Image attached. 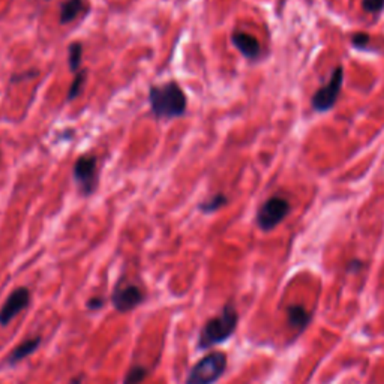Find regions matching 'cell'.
<instances>
[{
    "mask_svg": "<svg viewBox=\"0 0 384 384\" xmlns=\"http://www.w3.org/2000/svg\"><path fill=\"white\" fill-rule=\"evenodd\" d=\"M227 203H229V198H227L225 194H215L212 195L210 198H207L206 202L198 204V210L203 212V213H213L219 210L221 207H224Z\"/></svg>",
    "mask_w": 384,
    "mask_h": 384,
    "instance_id": "4fadbf2b",
    "label": "cell"
},
{
    "mask_svg": "<svg viewBox=\"0 0 384 384\" xmlns=\"http://www.w3.org/2000/svg\"><path fill=\"white\" fill-rule=\"evenodd\" d=\"M31 305V290L27 287H19L14 290L5 303L0 308V326H8L21 311Z\"/></svg>",
    "mask_w": 384,
    "mask_h": 384,
    "instance_id": "ba28073f",
    "label": "cell"
},
{
    "mask_svg": "<svg viewBox=\"0 0 384 384\" xmlns=\"http://www.w3.org/2000/svg\"><path fill=\"white\" fill-rule=\"evenodd\" d=\"M289 321L293 327H297V329H302L309 321V314L305 311L303 306H290L289 308Z\"/></svg>",
    "mask_w": 384,
    "mask_h": 384,
    "instance_id": "5bb4252c",
    "label": "cell"
},
{
    "mask_svg": "<svg viewBox=\"0 0 384 384\" xmlns=\"http://www.w3.org/2000/svg\"><path fill=\"white\" fill-rule=\"evenodd\" d=\"M227 368V354L212 351L198 360L190 371L185 384H213L217 383Z\"/></svg>",
    "mask_w": 384,
    "mask_h": 384,
    "instance_id": "3957f363",
    "label": "cell"
},
{
    "mask_svg": "<svg viewBox=\"0 0 384 384\" xmlns=\"http://www.w3.org/2000/svg\"><path fill=\"white\" fill-rule=\"evenodd\" d=\"M237 321V311L234 305L229 302L222 308L219 316L207 320L206 324L202 327L197 347L200 350H207L218 344H222L224 341L229 339L236 332Z\"/></svg>",
    "mask_w": 384,
    "mask_h": 384,
    "instance_id": "7a4b0ae2",
    "label": "cell"
},
{
    "mask_svg": "<svg viewBox=\"0 0 384 384\" xmlns=\"http://www.w3.org/2000/svg\"><path fill=\"white\" fill-rule=\"evenodd\" d=\"M41 343H42V338H41V336H36V338H31V339L23 341L21 344H19L16 348H14V350L8 354V358L5 359L6 365L14 366V365H17V363L23 362L26 358H29L31 354H33V353L39 348Z\"/></svg>",
    "mask_w": 384,
    "mask_h": 384,
    "instance_id": "9c48e42d",
    "label": "cell"
},
{
    "mask_svg": "<svg viewBox=\"0 0 384 384\" xmlns=\"http://www.w3.org/2000/svg\"><path fill=\"white\" fill-rule=\"evenodd\" d=\"M368 41H369L368 35H363V33L353 36V42H354V46H360V47H363Z\"/></svg>",
    "mask_w": 384,
    "mask_h": 384,
    "instance_id": "ffe728a7",
    "label": "cell"
},
{
    "mask_svg": "<svg viewBox=\"0 0 384 384\" xmlns=\"http://www.w3.org/2000/svg\"><path fill=\"white\" fill-rule=\"evenodd\" d=\"M147 293L134 282L119 281L111 293V303L118 312H131L146 301Z\"/></svg>",
    "mask_w": 384,
    "mask_h": 384,
    "instance_id": "277c9868",
    "label": "cell"
},
{
    "mask_svg": "<svg viewBox=\"0 0 384 384\" xmlns=\"http://www.w3.org/2000/svg\"><path fill=\"white\" fill-rule=\"evenodd\" d=\"M86 80H88V69L78 71V73L76 74L73 84H71V88H69V92L66 96L68 103H73L76 98H78L81 95V90L84 88V84H86Z\"/></svg>",
    "mask_w": 384,
    "mask_h": 384,
    "instance_id": "9a60e30c",
    "label": "cell"
},
{
    "mask_svg": "<svg viewBox=\"0 0 384 384\" xmlns=\"http://www.w3.org/2000/svg\"><path fill=\"white\" fill-rule=\"evenodd\" d=\"M233 46L248 59H255L260 54V44L252 35L245 32H234L232 36Z\"/></svg>",
    "mask_w": 384,
    "mask_h": 384,
    "instance_id": "30bf717a",
    "label": "cell"
},
{
    "mask_svg": "<svg viewBox=\"0 0 384 384\" xmlns=\"http://www.w3.org/2000/svg\"><path fill=\"white\" fill-rule=\"evenodd\" d=\"M74 179L81 197H89L98 187V160L93 155H83L74 164Z\"/></svg>",
    "mask_w": 384,
    "mask_h": 384,
    "instance_id": "5b68a950",
    "label": "cell"
},
{
    "mask_svg": "<svg viewBox=\"0 0 384 384\" xmlns=\"http://www.w3.org/2000/svg\"><path fill=\"white\" fill-rule=\"evenodd\" d=\"M149 103L155 118L175 119L182 118L187 111V96L176 81L162 86H152L149 90Z\"/></svg>",
    "mask_w": 384,
    "mask_h": 384,
    "instance_id": "6da1fadb",
    "label": "cell"
},
{
    "mask_svg": "<svg viewBox=\"0 0 384 384\" xmlns=\"http://www.w3.org/2000/svg\"><path fill=\"white\" fill-rule=\"evenodd\" d=\"M362 6L366 12H380L384 8V0H363Z\"/></svg>",
    "mask_w": 384,
    "mask_h": 384,
    "instance_id": "e0dca14e",
    "label": "cell"
},
{
    "mask_svg": "<svg viewBox=\"0 0 384 384\" xmlns=\"http://www.w3.org/2000/svg\"><path fill=\"white\" fill-rule=\"evenodd\" d=\"M105 305V299L103 296H95V297H90L88 301V309L89 311H99L103 306Z\"/></svg>",
    "mask_w": 384,
    "mask_h": 384,
    "instance_id": "ac0fdd59",
    "label": "cell"
},
{
    "mask_svg": "<svg viewBox=\"0 0 384 384\" xmlns=\"http://www.w3.org/2000/svg\"><path fill=\"white\" fill-rule=\"evenodd\" d=\"M149 368L141 366V365H135L133 366L130 371L126 373L123 384H141L147 377H149Z\"/></svg>",
    "mask_w": 384,
    "mask_h": 384,
    "instance_id": "2e32d148",
    "label": "cell"
},
{
    "mask_svg": "<svg viewBox=\"0 0 384 384\" xmlns=\"http://www.w3.org/2000/svg\"><path fill=\"white\" fill-rule=\"evenodd\" d=\"M38 76V71H27V73L24 74H19V76H12L11 78V83H17V81H21V80H29L32 77H36Z\"/></svg>",
    "mask_w": 384,
    "mask_h": 384,
    "instance_id": "d6986e66",
    "label": "cell"
},
{
    "mask_svg": "<svg viewBox=\"0 0 384 384\" xmlns=\"http://www.w3.org/2000/svg\"><path fill=\"white\" fill-rule=\"evenodd\" d=\"M83 380H84V374H80L77 377H74L73 380L69 381V384H83Z\"/></svg>",
    "mask_w": 384,
    "mask_h": 384,
    "instance_id": "44dd1931",
    "label": "cell"
},
{
    "mask_svg": "<svg viewBox=\"0 0 384 384\" xmlns=\"http://www.w3.org/2000/svg\"><path fill=\"white\" fill-rule=\"evenodd\" d=\"M81 59H83V44L78 41L71 42L68 46V63H69V69L73 71V73H78L81 71Z\"/></svg>",
    "mask_w": 384,
    "mask_h": 384,
    "instance_id": "7c38bea8",
    "label": "cell"
},
{
    "mask_svg": "<svg viewBox=\"0 0 384 384\" xmlns=\"http://www.w3.org/2000/svg\"><path fill=\"white\" fill-rule=\"evenodd\" d=\"M84 9V0H66L61 6V24L74 21Z\"/></svg>",
    "mask_w": 384,
    "mask_h": 384,
    "instance_id": "8fae6325",
    "label": "cell"
},
{
    "mask_svg": "<svg viewBox=\"0 0 384 384\" xmlns=\"http://www.w3.org/2000/svg\"><path fill=\"white\" fill-rule=\"evenodd\" d=\"M343 78H344V71L343 68L338 66L332 73L331 81L316 92L314 98H312V107H314L317 111L331 110L336 104V99L341 92V86H343Z\"/></svg>",
    "mask_w": 384,
    "mask_h": 384,
    "instance_id": "52a82bcc",
    "label": "cell"
},
{
    "mask_svg": "<svg viewBox=\"0 0 384 384\" xmlns=\"http://www.w3.org/2000/svg\"><path fill=\"white\" fill-rule=\"evenodd\" d=\"M289 212L290 203L286 198L270 197L257 213V224L261 230L269 232L282 222V219L289 215Z\"/></svg>",
    "mask_w": 384,
    "mask_h": 384,
    "instance_id": "8992f818",
    "label": "cell"
}]
</instances>
